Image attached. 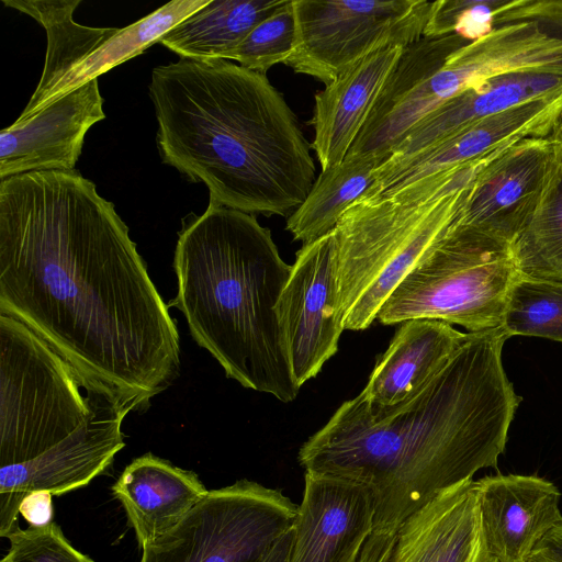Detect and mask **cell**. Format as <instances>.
<instances>
[{
	"mask_svg": "<svg viewBox=\"0 0 562 562\" xmlns=\"http://www.w3.org/2000/svg\"><path fill=\"white\" fill-rule=\"evenodd\" d=\"M0 314L147 403L178 375L176 322L114 205L76 169L0 180Z\"/></svg>",
	"mask_w": 562,
	"mask_h": 562,
	"instance_id": "1",
	"label": "cell"
},
{
	"mask_svg": "<svg viewBox=\"0 0 562 562\" xmlns=\"http://www.w3.org/2000/svg\"><path fill=\"white\" fill-rule=\"evenodd\" d=\"M507 338L502 327L467 333L414 397L375 407L359 394L302 445L305 472L369 488V540L394 543L402 522L438 493L496 467L520 401L502 362Z\"/></svg>",
	"mask_w": 562,
	"mask_h": 562,
	"instance_id": "2",
	"label": "cell"
},
{
	"mask_svg": "<svg viewBox=\"0 0 562 562\" xmlns=\"http://www.w3.org/2000/svg\"><path fill=\"white\" fill-rule=\"evenodd\" d=\"M149 97L162 162L209 189L210 202L285 216L315 182L311 144L266 75L226 59L155 67Z\"/></svg>",
	"mask_w": 562,
	"mask_h": 562,
	"instance_id": "3",
	"label": "cell"
},
{
	"mask_svg": "<svg viewBox=\"0 0 562 562\" xmlns=\"http://www.w3.org/2000/svg\"><path fill=\"white\" fill-rule=\"evenodd\" d=\"M148 405L0 314V468L16 494L88 485L124 448L127 414Z\"/></svg>",
	"mask_w": 562,
	"mask_h": 562,
	"instance_id": "4",
	"label": "cell"
},
{
	"mask_svg": "<svg viewBox=\"0 0 562 562\" xmlns=\"http://www.w3.org/2000/svg\"><path fill=\"white\" fill-rule=\"evenodd\" d=\"M178 292L170 302L191 336L246 389L288 403L296 385L276 311L292 266L256 216L209 203L183 222L175 250Z\"/></svg>",
	"mask_w": 562,
	"mask_h": 562,
	"instance_id": "5",
	"label": "cell"
},
{
	"mask_svg": "<svg viewBox=\"0 0 562 562\" xmlns=\"http://www.w3.org/2000/svg\"><path fill=\"white\" fill-rule=\"evenodd\" d=\"M506 148L348 207L333 231L345 329L363 330L376 319L396 286L447 234L479 172Z\"/></svg>",
	"mask_w": 562,
	"mask_h": 562,
	"instance_id": "6",
	"label": "cell"
},
{
	"mask_svg": "<svg viewBox=\"0 0 562 562\" xmlns=\"http://www.w3.org/2000/svg\"><path fill=\"white\" fill-rule=\"evenodd\" d=\"M517 276L510 244L449 228L396 286L376 319L383 325L437 319L469 333L498 328Z\"/></svg>",
	"mask_w": 562,
	"mask_h": 562,
	"instance_id": "7",
	"label": "cell"
},
{
	"mask_svg": "<svg viewBox=\"0 0 562 562\" xmlns=\"http://www.w3.org/2000/svg\"><path fill=\"white\" fill-rule=\"evenodd\" d=\"M210 0H172L133 24L91 27L74 21L81 0H2L36 20L47 49L38 85L19 119H26L78 87L142 54Z\"/></svg>",
	"mask_w": 562,
	"mask_h": 562,
	"instance_id": "8",
	"label": "cell"
},
{
	"mask_svg": "<svg viewBox=\"0 0 562 562\" xmlns=\"http://www.w3.org/2000/svg\"><path fill=\"white\" fill-rule=\"evenodd\" d=\"M297 512L281 491L240 480L209 491L171 530L142 548L140 562H260Z\"/></svg>",
	"mask_w": 562,
	"mask_h": 562,
	"instance_id": "9",
	"label": "cell"
},
{
	"mask_svg": "<svg viewBox=\"0 0 562 562\" xmlns=\"http://www.w3.org/2000/svg\"><path fill=\"white\" fill-rule=\"evenodd\" d=\"M295 44L286 63L325 86L366 56L423 37L434 1L292 0Z\"/></svg>",
	"mask_w": 562,
	"mask_h": 562,
	"instance_id": "10",
	"label": "cell"
},
{
	"mask_svg": "<svg viewBox=\"0 0 562 562\" xmlns=\"http://www.w3.org/2000/svg\"><path fill=\"white\" fill-rule=\"evenodd\" d=\"M276 311L292 375L301 387L337 352L345 329L333 231L296 252Z\"/></svg>",
	"mask_w": 562,
	"mask_h": 562,
	"instance_id": "11",
	"label": "cell"
},
{
	"mask_svg": "<svg viewBox=\"0 0 562 562\" xmlns=\"http://www.w3.org/2000/svg\"><path fill=\"white\" fill-rule=\"evenodd\" d=\"M560 151L551 136L525 138L504 149L479 172L450 228L512 245L539 205Z\"/></svg>",
	"mask_w": 562,
	"mask_h": 562,
	"instance_id": "12",
	"label": "cell"
},
{
	"mask_svg": "<svg viewBox=\"0 0 562 562\" xmlns=\"http://www.w3.org/2000/svg\"><path fill=\"white\" fill-rule=\"evenodd\" d=\"M561 115L562 89L472 123L411 156L383 161L364 198L397 191L525 138L551 136Z\"/></svg>",
	"mask_w": 562,
	"mask_h": 562,
	"instance_id": "13",
	"label": "cell"
},
{
	"mask_svg": "<svg viewBox=\"0 0 562 562\" xmlns=\"http://www.w3.org/2000/svg\"><path fill=\"white\" fill-rule=\"evenodd\" d=\"M105 117L98 79L0 133V180L34 171L74 170L86 133Z\"/></svg>",
	"mask_w": 562,
	"mask_h": 562,
	"instance_id": "14",
	"label": "cell"
},
{
	"mask_svg": "<svg viewBox=\"0 0 562 562\" xmlns=\"http://www.w3.org/2000/svg\"><path fill=\"white\" fill-rule=\"evenodd\" d=\"M304 477L289 562H357L373 531L371 492L333 476L305 472Z\"/></svg>",
	"mask_w": 562,
	"mask_h": 562,
	"instance_id": "15",
	"label": "cell"
},
{
	"mask_svg": "<svg viewBox=\"0 0 562 562\" xmlns=\"http://www.w3.org/2000/svg\"><path fill=\"white\" fill-rule=\"evenodd\" d=\"M485 548L496 562H528L562 522L561 492L537 475L497 474L476 481Z\"/></svg>",
	"mask_w": 562,
	"mask_h": 562,
	"instance_id": "16",
	"label": "cell"
},
{
	"mask_svg": "<svg viewBox=\"0 0 562 562\" xmlns=\"http://www.w3.org/2000/svg\"><path fill=\"white\" fill-rule=\"evenodd\" d=\"M389 562H496L483 540L476 481L441 491L409 515Z\"/></svg>",
	"mask_w": 562,
	"mask_h": 562,
	"instance_id": "17",
	"label": "cell"
},
{
	"mask_svg": "<svg viewBox=\"0 0 562 562\" xmlns=\"http://www.w3.org/2000/svg\"><path fill=\"white\" fill-rule=\"evenodd\" d=\"M404 48L389 46L366 56L315 94L311 147L322 171L345 159Z\"/></svg>",
	"mask_w": 562,
	"mask_h": 562,
	"instance_id": "18",
	"label": "cell"
},
{
	"mask_svg": "<svg viewBox=\"0 0 562 562\" xmlns=\"http://www.w3.org/2000/svg\"><path fill=\"white\" fill-rule=\"evenodd\" d=\"M465 337L467 333L437 319L401 323L360 395L375 407L411 400L446 366Z\"/></svg>",
	"mask_w": 562,
	"mask_h": 562,
	"instance_id": "19",
	"label": "cell"
},
{
	"mask_svg": "<svg viewBox=\"0 0 562 562\" xmlns=\"http://www.w3.org/2000/svg\"><path fill=\"white\" fill-rule=\"evenodd\" d=\"M112 492L142 549L171 530L209 491L194 472L146 453L125 468Z\"/></svg>",
	"mask_w": 562,
	"mask_h": 562,
	"instance_id": "20",
	"label": "cell"
},
{
	"mask_svg": "<svg viewBox=\"0 0 562 562\" xmlns=\"http://www.w3.org/2000/svg\"><path fill=\"white\" fill-rule=\"evenodd\" d=\"M561 89V74L521 71L488 79L457 94L420 120L386 159L411 156L472 123Z\"/></svg>",
	"mask_w": 562,
	"mask_h": 562,
	"instance_id": "21",
	"label": "cell"
},
{
	"mask_svg": "<svg viewBox=\"0 0 562 562\" xmlns=\"http://www.w3.org/2000/svg\"><path fill=\"white\" fill-rule=\"evenodd\" d=\"M285 0H210L159 43L180 58L226 59L251 30Z\"/></svg>",
	"mask_w": 562,
	"mask_h": 562,
	"instance_id": "22",
	"label": "cell"
},
{
	"mask_svg": "<svg viewBox=\"0 0 562 562\" xmlns=\"http://www.w3.org/2000/svg\"><path fill=\"white\" fill-rule=\"evenodd\" d=\"M380 165L372 155H347L339 165L321 171L304 202L289 216L286 231L303 245L329 234L348 207L369 193Z\"/></svg>",
	"mask_w": 562,
	"mask_h": 562,
	"instance_id": "23",
	"label": "cell"
},
{
	"mask_svg": "<svg viewBox=\"0 0 562 562\" xmlns=\"http://www.w3.org/2000/svg\"><path fill=\"white\" fill-rule=\"evenodd\" d=\"M510 247L520 276L562 283V149L539 205Z\"/></svg>",
	"mask_w": 562,
	"mask_h": 562,
	"instance_id": "24",
	"label": "cell"
},
{
	"mask_svg": "<svg viewBox=\"0 0 562 562\" xmlns=\"http://www.w3.org/2000/svg\"><path fill=\"white\" fill-rule=\"evenodd\" d=\"M501 327L508 337L536 336L562 342V283L518 273Z\"/></svg>",
	"mask_w": 562,
	"mask_h": 562,
	"instance_id": "25",
	"label": "cell"
},
{
	"mask_svg": "<svg viewBox=\"0 0 562 562\" xmlns=\"http://www.w3.org/2000/svg\"><path fill=\"white\" fill-rule=\"evenodd\" d=\"M296 26L292 0H285L271 15L255 26L228 60L263 74L285 64L295 44Z\"/></svg>",
	"mask_w": 562,
	"mask_h": 562,
	"instance_id": "26",
	"label": "cell"
},
{
	"mask_svg": "<svg viewBox=\"0 0 562 562\" xmlns=\"http://www.w3.org/2000/svg\"><path fill=\"white\" fill-rule=\"evenodd\" d=\"M512 0H437L425 25L423 37L457 34L474 42L491 33L497 16Z\"/></svg>",
	"mask_w": 562,
	"mask_h": 562,
	"instance_id": "27",
	"label": "cell"
},
{
	"mask_svg": "<svg viewBox=\"0 0 562 562\" xmlns=\"http://www.w3.org/2000/svg\"><path fill=\"white\" fill-rule=\"evenodd\" d=\"M5 538L10 548L1 562H94L70 544L55 521L42 527H18Z\"/></svg>",
	"mask_w": 562,
	"mask_h": 562,
	"instance_id": "28",
	"label": "cell"
},
{
	"mask_svg": "<svg viewBox=\"0 0 562 562\" xmlns=\"http://www.w3.org/2000/svg\"><path fill=\"white\" fill-rule=\"evenodd\" d=\"M53 494L47 491H36L27 494L21 505L20 514L32 527L47 526L53 522Z\"/></svg>",
	"mask_w": 562,
	"mask_h": 562,
	"instance_id": "29",
	"label": "cell"
},
{
	"mask_svg": "<svg viewBox=\"0 0 562 562\" xmlns=\"http://www.w3.org/2000/svg\"><path fill=\"white\" fill-rule=\"evenodd\" d=\"M528 562H562V522L537 544Z\"/></svg>",
	"mask_w": 562,
	"mask_h": 562,
	"instance_id": "30",
	"label": "cell"
},
{
	"mask_svg": "<svg viewBox=\"0 0 562 562\" xmlns=\"http://www.w3.org/2000/svg\"><path fill=\"white\" fill-rule=\"evenodd\" d=\"M293 542V527L269 550L260 562H289Z\"/></svg>",
	"mask_w": 562,
	"mask_h": 562,
	"instance_id": "31",
	"label": "cell"
},
{
	"mask_svg": "<svg viewBox=\"0 0 562 562\" xmlns=\"http://www.w3.org/2000/svg\"><path fill=\"white\" fill-rule=\"evenodd\" d=\"M392 548H381L366 542L357 562H389Z\"/></svg>",
	"mask_w": 562,
	"mask_h": 562,
	"instance_id": "32",
	"label": "cell"
},
{
	"mask_svg": "<svg viewBox=\"0 0 562 562\" xmlns=\"http://www.w3.org/2000/svg\"><path fill=\"white\" fill-rule=\"evenodd\" d=\"M551 137L560 145V147L562 149V115H561Z\"/></svg>",
	"mask_w": 562,
	"mask_h": 562,
	"instance_id": "33",
	"label": "cell"
}]
</instances>
